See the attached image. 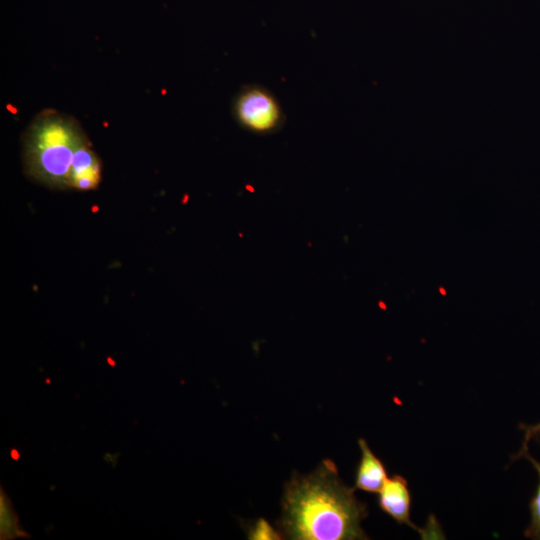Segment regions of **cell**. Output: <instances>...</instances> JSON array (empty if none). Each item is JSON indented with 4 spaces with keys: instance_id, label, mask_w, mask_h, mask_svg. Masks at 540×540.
I'll use <instances>...</instances> for the list:
<instances>
[{
    "instance_id": "3957f363",
    "label": "cell",
    "mask_w": 540,
    "mask_h": 540,
    "mask_svg": "<svg viewBox=\"0 0 540 540\" xmlns=\"http://www.w3.org/2000/svg\"><path fill=\"white\" fill-rule=\"evenodd\" d=\"M232 113L244 130L260 135L278 132L285 123L283 108L267 88L253 84L243 86L232 103Z\"/></svg>"
},
{
    "instance_id": "ba28073f",
    "label": "cell",
    "mask_w": 540,
    "mask_h": 540,
    "mask_svg": "<svg viewBox=\"0 0 540 540\" xmlns=\"http://www.w3.org/2000/svg\"><path fill=\"white\" fill-rule=\"evenodd\" d=\"M249 539H281L282 534L264 519H259L248 532Z\"/></svg>"
},
{
    "instance_id": "8992f818",
    "label": "cell",
    "mask_w": 540,
    "mask_h": 540,
    "mask_svg": "<svg viewBox=\"0 0 540 540\" xmlns=\"http://www.w3.org/2000/svg\"><path fill=\"white\" fill-rule=\"evenodd\" d=\"M522 458L530 461L539 477L536 492L529 503L530 523L526 528L524 535L529 539L540 540V462L534 459L529 451L525 453Z\"/></svg>"
},
{
    "instance_id": "30bf717a",
    "label": "cell",
    "mask_w": 540,
    "mask_h": 540,
    "mask_svg": "<svg viewBox=\"0 0 540 540\" xmlns=\"http://www.w3.org/2000/svg\"><path fill=\"white\" fill-rule=\"evenodd\" d=\"M18 456H19V454L16 452V450H12V451H11V457H13L14 459L17 460V459H18Z\"/></svg>"
},
{
    "instance_id": "277c9868",
    "label": "cell",
    "mask_w": 540,
    "mask_h": 540,
    "mask_svg": "<svg viewBox=\"0 0 540 540\" xmlns=\"http://www.w3.org/2000/svg\"><path fill=\"white\" fill-rule=\"evenodd\" d=\"M378 504L380 509L399 524H406L416 530L423 538H427V530L440 529L439 526L421 528L416 526L410 518L411 495L407 480L401 475L387 478L379 492Z\"/></svg>"
},
{
    "instance_id": "7a4b0ae2",
    "label": "cell",
    "mask_w": 540,
    "mask_h": 540,
    "mask_svg": "<svg viewBox=\"0 0 540 540\" xmlns=\"http://www.w3.org/2000/svg\"><path fill=\"white\" fill-rule=\"evenodd\" d=\"M72 116L54 109L39 112L22 137V162L27 177L56 190H71L76 167L91 146Z\"/></svg>"
},
{
    "instance_id": "6da1fadb",
    "label": "cell",
    "mask_w": 540,
    "mask_h": 540,
    "mask_svg": "<svg viewBox=\"0 0 540 540\" xmlns=\"http://www.w3.org/2000/svg\"><path fill=\"white\" fill-rule=\"evenodd\" d=\"M354 491L330 459L309 474L294 473L285 484L282 514L276 521L279 532L294 540L367 539L361 526L367 507Z\"/></svg>"
},
{
    "instance_id": "9c48e42d",
    "label": "cell",
    "mask_w": 540,
    "mask_h": 540,
    "mask_svg": "<svg viewBox=\"0 0 540 540\" xmlns=\"http://www.w3.org/2000/svg\"><path fill=\"white\" fill-rule=\"evenodd\" d=\"M519 427L524 432V438L518 453L511 457L512 460L521 459L528 452V444L532 438L540 439V422L534 425L521 424Z\"/></svg>"
},
{
    "instance_id": "5b68a950",
    "label": "cell",
    "mask_w": 540,
    "mask_h": 540,
    "mask_svg": "<svg viewBox=\"0 0 540 540\" xmlns=\"http://www.w3.org/2000/svg\"><path fill=\"white\" fill-rule=\"evenodd\" d=\"M361 459L356 470L355 489L379 493L387 480V472L382 461L372 452L364 439H359Z\"/></svg>"
},
{
    "instance_id": "52a82bcc",
    "label": "cell",
    "mask_w": 540,
    "mask_h": 540,
    "mask_svg": "<svg viewBox=\"0 0 540 540\" xmlns=\"http://www.w3.org/2000/svg\"><path fill=\"white\" fill-rule=\"evenodd\" d=\"M6 495L1 491V535L4 538H12L15 535L22 536L23 534L17 527V518L11 505H9Z\"/></svg>"
}]
</instances>
